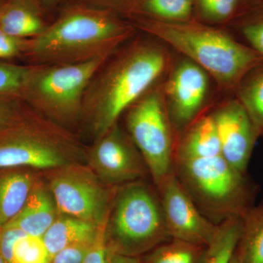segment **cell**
<instances>
[{
	"label": "cell",
	"mask_w": 263,
	"mask_h": 263,
	"mask_svg": "<svg viewBox=\"0 0 263 263\" xmlns=\"http://www.w3.org/2000/svg\"><path fill=\"white\" fill-rule=\"evenodd\" d=\"M195 0H133L138 15L164 22H185L195 18Z\"/></svg>",
	"instance_id": "20"
},
{
	"label": "cell",
	"mask_w": 263,
	"mask_h": 263,
	"mask_svg": "<svg viewBox=\"0 0 263 263\" xmlns=\"http://www.w3.org/2000/svg\"><path fill=\"white\" fill-rule=\"evenodd\" d=\"M206 247L171 238L150 251L141 263H203Z\"/></svg>",
	"instance_id": "24"
},
{
	"label": "cell",
	"mask_w": 263,
	"mask_h": 263,
	"mask_svg": "<svg viewBox=\"0 0 263 263\" xmlns=\"http://www.w3.org/2000/svg\"><path fill=\"white\" fill-rule=\"evenodd\" d=\"M241 233L240 216L231 217L218 224L214 239L206 247L203 263H230Z\"/></svg>",
	"instance_id": "23"
},
{
	"label": "cell",
	"mask_w": 263,
	"mask_h": 263,
	"mask_svg": "<svg viewBox=\"0 0 263 263\" xmlns=\"http://www.w3.org/2000/svg\"><path fill=\"white\" fill-rule=\"evenodd\" d=\"M241 233L236 251L241 263H263V201L240 216Z\"/></svg>",
	"instance_id": "18"
},
{
	"label": "cell",
	"mask_w": 263,
	"mask_h": 263,
	"mask_svg": "<svg viewBox=\"0 0 263 263\" xmlns=\"http://www.w3.org/2000/svg\"><path fill=\"white\" fill-rule=\"evenodd\" d=\"M221 155L220 141L212 114L198 117L176 142L174 163Z\"/></svg>",
	"instance_id": "14"
},
{
	"label": "cell",
	"mask_w": 263,
	"mask_h": 263,
	"mask_svg": "<svg viewBox=\"0 0 263 263\" xmlns=\"http://www.w3.org/2000/svg\"><path fill=\"white\" fill-rule=\"evenodd\" d=\"M209 76L186 58L178 62L171 71L162 91L175 133L181 134L198 118L209 91Z\"/></svg>",
	"instance_id": "12"
},
{
	"label": "cell",
	"mask_w": 263,
	"mask_h": 263,
	"mask_svg": "<svg viewBox=\"0 0 263 263\" xmlns=\"http://www.w3.org/2000/svg\"><path fill=\"white\" fill-rule=\"evenodd\" d=\"M89 155L91 171L107 186L140 181L148 171L130 136L117 124L98 137Z\"/></svg>",
	"instance_id": "11"
},
{
	"label": "cell",
	"mask_w": 263,
	"mask_h": 263,
	"mask_svg": "<svg viewBox=\"0 0 263 263\" xmlns=\"http://www.w3.org/2000/svg\"><path fill=\"white\" fill-rule=\"evenodd\" d=\"M127 110L129 136L157 185L174 172L176 145L162 86L148 90Z\"/></svg>",
	"instance_id": "7"
},
{
	"label": "cell",
	"mask_w": 263,
	"mask_h": 263,
	"mask_svg": "<svg viewBox=\"0 0 263 263\" xmlns=\"http://www.w3.org/2000/svg\"><path fill=\"white\" fill-rule=\"evenodd\" d=\"M135 28L171 46L202 67L221 89L233 93L263 56L241 42L227 29L199 22H164L134 16Z\"/></svg>",
	"instance_id": "2"
},
{
	"label": "cell",
	"mask_w": 263,
	"mask_h": 263,
	"mask_svg": "<svg viewBox=\"0 0 263 263\" xmlns=\"http://www.w3.org/2000/svg\"><path fill=\"white\" fill-rule=\"evenodd\" d=\"M53 170L49 190L59 214L98 226L108 219L115 192L91 170L69 164Z\"/></svg>",
	"instance_id": "8"
},
{
	"label": "cell",
	"mask_w": 263,
	"mask_h": 263,
	"mask_svg": "<svg viewBox=\"0 0 263 263\" xmlns=\"http://www.w3.org/2000/svg\"><path fill=\"white\" fill-rule=\"evenodd\" d=\"M34 184V177L29 173L0 175V229L20 212Z\"/></svg>",
	"instance_id": "17"
},
{
	"label": "cell",
	"mask_w": 263,
	"mask_h": 263,
	"mask_svg": "<svg viewBox=\"0 0 263 263\" xmlns=\"http://www.w3.org/2000/svg\"><path fill=\"white\" fill-rule=\"evenodd\" d=\"M51 256L42 237L26 235L15 242L11 263H51Z\"/></svg>",
	"instance_id": "26"
},
{
	"label": "cell",
	"mask_w": 263,
	"mask_h": 263,
	"mask_svg": "<svg viewBox=\"0 0 263 263\" xmlns=\"http://www.w3.org/2000/svg\"><path fill=\"white\" fill-rule=\"evenodd\" d=\"M43 1L52 2V1H54V0H43Z\"/></svg>",
	"instance_id": "36"
},
{
	"label": "cell",
	"mask_w": 263,
	"mask_h": 263,
	"mask_svg": "<svg viewBox=\"0 0 263 263\" xmlns=\"http://www.w3.org/2000/svg\"><path fill=\"white\" fill-rule=\"evenodd\" d=\"M114 54L90 82L83 101L82 116L98 137L116 125L123 112L152 89L171 62L164 45L147 40L132 43Z\"/></svg>",
	"instance_id": "1"
},
{
	"label": "cell",
	"mask_w": 263,
	"mask_h": 263,
	"mask_svg": "<svg viewBox=\"0 0 263 263\" xmlns=\"http://www.w3.org/2000/svg\"><path fill=\"white\" fill-rule=\"evenodd\" d=\"M30 67L0 63V95L20 99Z\"/></svg>",
	"instance_id": "27"
},
{
	"label": "cell",
	"mask_w": 263,
	"mask_h": 263,
	"mask_svg": "<svg viewBox=\"0 0 263 263\" xmlns=\"http://www.w3.org/2000/svg\"><path fill=\"white\" fill-rule=\"evenodd\" d=\"M72 148L70 139L39 120L31 127H22L0 143V168H58L70 163Z\"/></svg>",
	"instance_id": "9"
},
{
	"label": "cell",
	"mask_w": 263,
	"mask_h": 263,
	"mask_svg": "<svg viewBox=\"0 0 263 263\" xmlns=\"http://www.w3.org/2000/svg\"><path fill=\"white\" fill-rule=\"evenodd\" d=\"M256 0H197L195 18L213 26H226L245 14Z\"/></svg>",
	"instance_id": "22"
},
{
	"label": "cell",
	"mask_w": 263,
	"mask_h": 263,
	"mask_svg": "<svg viewBox=\"0 0 263 263\" xmlns=\"http://www.w3.org/2000/svg\"><path fill=\"white\" fill-rule=\"evenodd\" d=\"M233 94L247 110L259 138H263V62L243 78Z\"/></svg>",
	"instance_id": "19"
},
{
	"label": "cell",
	"mask_w": 263,
	"mask_h": 263,
	"mask_svg": "<svg viewBox=\"0 0 263 263\" xmlns=\"http://www.w3.org/2000/svg\"><path fill=\"white\" fill-rule=\"evenodd\" d=\"M26 235L18 228L3 227L0 229V252L8 263L12 262L13 249L15 242Z\"/></svg>",
	"instance_id": "32"
},
{
	"label": "cell",
	"mask_w": 263,
	"mask_h": 263,
	"mask_svg": "<svg viewBox=\"0 0 263 263\" xmlns=\"http://www.w3.org/2000/svg\"><path fill=\"white\" fill-rule=\"evenodd\" d=\"M58 216L51 192L34 184L20 212L4 227L18 228L26 234L43 237Z\"/></svg>",
	"instance_id": "15"
},
{
	"label": "cell",
	"mask_w": 263,
	"mask_h": 263,
	"mask_svg": "<svg viewBox=\"0 0 263 263\" xmlns=\"http://www.w3.org/2000/svg\"><path fill=\"white\" fill-rule=\"evenodd\" d=\"M42 19L26 5H8L0 10V29L13 37H35L46 29Z\"/></svg>",
	"instance_id": "21"
},
{
	"label": "cell",
	"mask_w": 263,
	"mask_h": 263,
	"mask_svg": "<svg viewBox=\"0 0 263 263\" xmlns=\"http://www.w3.org/2000/svg\"><path fill=\"white\" fill-rule=\"evenodd\" d=\"M20 99L0 95V135L9 130L19 120Z\"/></svg>",
	"instance_id": "29"
},
{
	"label": "cell",
	"mask_w": 263,
	"mask_h": 263,
	"mask_svg": "<svg viewBox=\"0 0 263 263\" xmlns=\"http://www.w3.org/2000/svg\"><path fill=\"white\" fill-rule=\"evenodd\" d=\"M174 172L199 210L216 224L243 216L258 193L248 175L221 155L176 162Z\"/></svg>",
	"instance_id": "4"
},
{
	"label": "cell",
	"mask_w": 263,
	"mask_h": 263,
	"mask_svg": "<svg viewBox=\"0 0 263 263\" xmlns=\"http://www.w3.org/2000/svg\"><path fill=\"white\" fill-rule=\"evenodd\" d=\"M227 27L239 34L246 45L263 56V0H256L245 14Z\"/></svg>",
	"instance_id": "25"
},
{
	"label": "cell",
	"mask_w": 263,
	"mask_h": 263,
	"mask_svg": "<svg viewBox=\"0 0 263 263\" xmlns=\"http://www.w3.org/2000/svg\"><path fill=\"white\" fill-rule=\"evenodd\" d=\"M110 263H141V260L137 257L123 255L110 252Z\"/></svg>",
	"instance_id": "33"
},
{
	"label": "cell",
	"mask_w": 263,
	"mask_h": 263,
	"mask_svg": "<svg viewBox=\"0 0 263 263\" xmlns=\"http://www.w3.org/2000/svg\"><path fill=\"white\" fill-rule=\"evenodd\" d=\"M0 263H8L5 260L4 257H3V254H2L1 252H0Z\"/></svg>",
	"instance_id": "35"
},
{
	"label": "cell",
	"mask_w": 263,
	"mask_h": 263,
	"mask_svg": "<svg viewBox=\"0 0 263 263\" xmlns=\"http://www.w3.org/2000/svg\"><path fill=\"white\" fill-rule=\"evenodd\" d=\"M195 1H197V0H195Z\"/></svg>",
	"instance_id": "37"
},
{
	"label": "cell",
	"mask_w": 263,
	"mask_h": 263,
	"mask_svg": "<svg viewBox=\"0 0 263 263\" xmlns=\"http://www.w3.org/2000/svg\"><path fill=\"white\" fill-rule=\"evenodd\" d=\"M99 226L60 214L42 238L52 257L69 246L94 240Z\"/></svg>",
	"instance_id": "16"
},
{
	"label": "cell",
	"mask_w": 263,
	"mask_h": 263,
	"mask_svg": "<svg viewBox=\"0 0 263 263\" xmlns=\"http://www.w3.org/2000/svg\"><path fill=\"white\" fill-rule=\"evenodd\" d=\"M107 221L99 226L96 238L82 263H110V251L106 241Z\"/></svg>",
	"instance_id": "28"
},
{
	"label": "cell",
	"mask_w": 263,
	"mask_h": 263,
	"mask_svg": "<svg viewBox=\"0 0 263 263\" xmlns=\"http://www.w3.org/2000/svg\"><path fill=\"white\" fill-rule=\"evenodd\" d=\"M28 39L13 37L0 29V60H8L24 53Z\"/></svg>",
	"instance_id": "31"
},
{
	"label": "cell",
	"mask_w": 263,
	"mask_h": 263,
	"mask_svg": "<svg viewBox=\"0 0 263 263\" xmlns=\"http://www.w3.org/2000/svg\"><path fill=\"white\" fill-rule=\"evenodd\" d=\"M221 155L235 168L247 174L259 136L247 110L236 98L230 99L212 114Z\"/></svg>",
	"instance_id": "13"
},
{
	"label": "cell",
	"mask_w": 263,
	"mask_h": 263,
	"mask_svg": "<svg viewBox=\"0 0 263 263\" xmlns=\"http://www.w3.org/2000/svg\"><path fill=\"white\" fill-rule=\"evenodd\" d=\"M230 263H241L240 262L239 257H238L236 251H235V253L234 254H233V257H232L231 260H230Z\"/></svg>",
	"instance_id": "34"
},
{
	"label": "cell",
	"mask_w": 263,
	"mask_h": 263,
	"mask_svg": "<svg viewBox=\"0 0 263 263\" xmlns=\"http://www.w3.org/2000/svg\"><path fill=\"white\" fill-rule=\"evenodd\" d=\"M95 239L76 243L62 249L51 257V263H82Z\"/></svg>",
	"instance_id": "30"
},
{
	"label": "cell",
	"mask_w": 263,
	"mask_h": 263,
	"mask_svg": "<svg viewBox=\"0 0 263 263\" xmlns=\"http://www.w3.org/2000/svg\"><path fill=\"white\" fill-rule=\"evenodd\" d=\"M156 186L171 238L202 247L210 245L218 224L199 210L175 172Z\"/></svg>",
	"instance_id": "10"
},
{
	"label": "cell",
	"mask_w": 263,
	"mask_h": 263,
	"mask_svg": "<svg viewBox=\"0 0 263 263\" xmlns=\"http://www.w3.org/2000/svg\"><path fill=\"white\" fill-rule=\"evenodd\" d=\"M155 193L140 181L116 190L106 224L110 252L138 257L171 239Z\"/></svg>",
	"instance_id": "5"
},
{
	"label": "cell",
	"mask_w": 263,
	"mask_h": 263,
	"mask_svg": "<svg viewBox=\"0 0 263 263\" xmlns=\"http://www.w3.org/2000/svg\"><path fill=\"white\" fill-rule=\"evenodd\" d=\"M113 54L79 63L30 65L20 99L57 122H73L82 116L90 82Z\"/></svg>",
	"instance_id": "6"
},
{
	"label": "cell",
	"mask_w": 263,
	"mask_h": 263,
	"mask_svg": "<svg viewBox=\"0 0 263 263\" xmlns=\"http://www.w3.org/2000/svg\"><path fill=\"white\" fill-rule=\"evenodd\" d=\"M135 29L108 12L76 8L28 39L24 53L34 65L79 63L113 54Z\"/></svg>",
	"instance_id": "3"
}]
</instances>
